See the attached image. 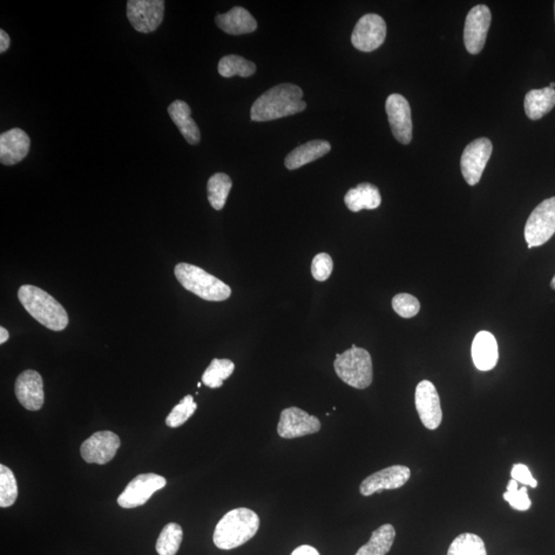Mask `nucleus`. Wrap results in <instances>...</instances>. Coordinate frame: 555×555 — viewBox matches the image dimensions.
Here are the masks:
<instances>
[{
	"mask_svg": "<svg viewBox=\"0 0 555 555\" xmlns=\"http://www.w3.org/2000/svg\"><path fill=\"white\" fill-rule=\"evenodd\" d=\"M395 536L394 526L384 525L372 533L369 543L359 548L355 555H385L393 546Z\"/></svg>",
	"mask_w": 555,
	"mask_h": 555,
	"instance_id": "393cba45",
	"label": "nucleus"
},
{
	"mask_svg": "<svg viewBox=\"0 0 555 555\" xmlns=\"http://www.w3.org/2000/svg\"><path fill=\"white\" fill-rule=\"evenodd\" d=\"M320 429L319 418L310 416L307 411L295 408V406L282 410L280 421L277 427L278 435L286 439L315 435Z\"/></svg>",
	"mask_w": 555,
	"mask_h": 555,
	"instance_id": "ddd939ff",
	"label": "nucleus"
},
{
	"mask_svg": "<svg viewBox=\"0 0 555 555\" xmlns=\"http://www.w3.org/2000/svg\"><path fill=\"white\" fill-rule=\"evenodd\" d=\"M416 408L426 428L436 430L443 422V410L435 385L429 381L418 383L416 389Z\"/></svg>",
	"mask_w": 555,
	"mask_h": 555,
	"instance_id": "2eb2a0df",
	"label": "nucleus"
},
{
	"mask_svg": "<svg viewBox=\"0 0 555 555\" xmlns=\"http://www.w3.org/2000/svg\"><path fill=\"white\" fill-rule=\"evenodd\" d=\"M215 23L223 32L232 36L247 35L257 29L256 20L242 6H235L231 11L216 16Z\"/></svg>",
	"mask_w": 555,
	"mask_h": 555,
	"instance_id": "aec40b11",
	"label": "nucleus"
},
{
	"mask_svg": "<svg viewBox=\"0 0 555 555\" xmlns=\"http://www.w3.org/2000/svg\"><path fill=\"white\" fill-rule=\"evenodd\" d=\"M387 36V25L377 13H368L357 22L352 33V44L357 50L370 53L380 47Z\"/></svg>",
	"mask_w": 555,
	"mask_h": 555,
	"instance_id": "1a4fd4ad",
	"label": "nucleus"
},
{
	"mask_svg": "<svg viewBox=\"0 0 555 555\" xmlns=\"http://www.w3.org/2000/svg\"><path fill=\"white\" fill-rule=\"evenodd\" d=\"M166 485V478L154 473L139 475L128 484L118 498V504L125 509H137L146 504L153 493L164 489Z\"/></svg>",
	"mask_w": 555,
	"mask_h": 555,
	"instance_id": "0eeeda50",
	"label": "nucleus"
},
{
	"mask_svg": "<svg viewBox=\"0 0 555 555\" xmlns=\"http://www.w3.org/2000/svg\"><path fill=\"white\" fill-rule=\"evenodd\" d=\"M169 116L178 128L182 137L189 145H197L201 141V132L197 123L192 119L191 107L185 101L176 100L168 107Z\"/></svg>",
	"mask_w": 555,
	"mask_h": 555,
	"instance_id": "412c9836",
	"label": "nucleus"
},
{
	"mask_svg": "<svg viewBox=\"0 0 555 555\" xmlns=\"http://www.w3.org/2000/svg\"><path fill=\"white\" fill-rule=\"evenodd\" d=\"M555 106V90L547 87L543 89L531 90L526 95L525 112L532 120L543 119Z\"/></svg>",
	"mask_w": 555,
	"mask_h": 555,
	"instance_id": "b1692460",
	"label": "nucleus"
},
{
	"mask_svg": "<svg viewBox=\"0 0 555 555\" xmlns=\"http://www.w3.org/2000/svg\"><path fill=\"white\" fill-rule=\"evenodd\" d=\"M492 23V12L489 6L478 4L467 15L464 29V44L471 55H477L483 51L487 32Z\"/></svg>",
	"mask_w": 555,
	"mask_h": 555,
	"instance_id": "9b49d317",
	"label": "nucleus"
},
{
	"mask_svg": "<svg viewBox=\"0 0 555 555\" xmlns=\"http://www.w3.org/2000/svg\"><path fill=\"white\" fill-rule=\"evenodd\" d=\"M19 301L37 321L53 331H62L70 323L69 314L59 302L45 290L23 286L18 293Z\"/></svg>",
	"mask_w": 555,
	"mask_h": 555,
	"instance_id": "7ed1b4c3",
	"label": "nucleus"
},
{
	"mask_svg": "<svg viewBox=\"0 0 555 555\" xmlns=\"http://www.w3.org/2000/svg\"><path fill=\"white\" fill-rule=\"evenodd\" d=\"M164 0H130L127 3V17L138 32L157 30L164 19Z\"/></svg>",
	"mask_w": 555,
	"mask_h": 555,
	"instance_id": "6e6552de",
	"label": "nucleus"
},
{
	"mask_svg": "<svg viewBox=\"0 0 555 555\" xmlns=\"http://www.w3.org/2000/svg\"><path fill=\"white\" fill-rule=\"evenodd\" d=\"M448 555H486L484 540L476 534H460L452 541Z\"/></svg>",
	"mask_w": 555,
	"mask_h": 555,
	"instance_id": "c756f323",
	"label": "nucleus"
},
{
	"mask_svg": "<svg viewBox=\"0 0 555 555\" xmlns=\"http://www.w3.org/2000/svg\"><path fill=\"white\" fill-rule=\"evenodd\" d=\"M256 71V65L245 58L238 55H228L220 59L219 63V72L223 78H232L239 76L249 78L253 76Z\"/></svg>",
	"mask_w": 555,
	"mask_h": 555,
	"instance_id": "cd10ccee",
	"label": "nucleus"
},
{
	"mask_svg": "<svg viewBox=\"0 0 555 555\" xmlns=\"http://www.w3.org/2000/svg\"><path fill=\"white\" fill-rule=\"evenodd\" d=\"M120 439L112 431H99L85 440L80 446V456L89 464L105 465L116 457Z\"/></svg>",
	"mask_w": 555,
	"mask_h": 555,
	"instance_id": "f8f14e48",
	"label": "nucleus"
},
{
	"mask_svg": "<svg viewBox=\"0 0 555 555\" xmlns=\"http://www.w3.org/2000/svg\"><path fill=\"white\" fill-rule=\"evenodd\" d=\"M381 203L380 191L371 184L358 185L344 195V204L352 212H359L364 209L374 210L380 207Z\"/></svg>",
	"mask_w": 555,
	"mask_h": 555,
	"instance_id": "5701e85b",
	"label": "nucleus"
},
{
	"mask_svg": "<svg viewBox=\"0 0 555 555\" xmlns=\"http://www.w3.org/2000/svg\"><path fill=\"white\" fill-rule=\"evenodd\" d=\"M550 87H551V89H553V90H554V87H555V83H551V86H550Z\"/></svg>",
	"mask_w": 555,
	"mask_h": 555,
	"instance_id": "a19ab883",
	"label": "nucleus"
},
{
	"mask_svg": "<svg viewBox=\"0 0 555 555\" xmlns=\"http://www.w3.org/2000/svg\"><path fill=\"white\" fill-rule=\"evenodd\" d=\"M391 131L402 145H410L412 139L411 110L409 101L401 94H392L385 101Z\"/></svg>",
	"mask_w": 555,
	"mask_h": 555,
	"instance_id": "4468645a",
	"label": "nucleus"
},
{
	"mask_svg": "<svg viewBox=\"0 0 555 555\" xmlns=\"http://www.w3.org/2000/svg\"><path fill=\"white\" fill-rule=\"evenodd\" d=\"M259 516L248 509H236L223 517L215 527L213 543L222 551H231L252 540L259 532Z\"/></svg>",
	"mask_w": 555,
	"mask_h": 555,
	"instance_id": "f03ea898",
	"label": "nucleus"
},
{
	"mask_svg": "<svg viewBox=\"0 0 555 555\" xmlns=\"http://www.w3.org/2000/svg\"><path fill=\"white\" fill-rule=\"evenodd\" d=\"M555 234V197L544 200L533 210L525 227L527 248L539 247Z\"/></svg>",
	"mask_w": 555,
	"mask_h": 555,
	"instance_id": "423d86ee",
	"label": "nucleus"
},
{
	"mask_svg": "<svg viewBox=\"0 0 555 555\" xmlns=\"http://www.w3.org/2000/svg\"><path fill=\"white\" fill-rule=\"evenodd\" d=\"M551 286L552 289L555 290V275H554L553 279H552V281L551 283Z\"/></svg>",
	"mask_w": 555,
	"mask_h": 555,
	"instance_id": "ea45409f",
	"label": "nucleus"
},
{
	"mask_svg": "<svg viewBox=\"0 0 555 555\" xmlns=\"http://www.w3.org/2000/svg\"><path fill=\"white\" fill-rule=\"evenodd\" d=\"M410 475L409 467L402 465L388 467L365 478L360 485V493L364 497H369L385 490L401 489L409 482Z\"/></svg>",
	"mask_w": 555,
	"mask_h": 555,
	"instance_id": "dca6fc26",
	"label": "nucleus"
},
{
	"mask_svg": "<svg viewBox=\"0 0 555 555\" xmlns=\"http://www.w3.org/2000/svg\"><path fill=\"white\" fill-rule=\"evenodd\" d=\"M554 15H555V2H554Z\"/></svg>",
	"mask_w": 555,
	"mask_h": 555,
	"instance_id": "79ce46f5",
	"label": "nucleus"
},
{
	"mask_svg": "<svg viewBox=\"0 0 555 555\" xmlns=\"http://www.w3.org/2000/svg\"><path fill=\"white\" fill-rule=\"evenodd\" d=\"M182 538V527L175 523L168 524L160 534L155 550L159 555H175L179 551Z\"/></svg>",
	"mask_w": 555,
	"mask_h": 555,
	"instance_id": "c85d7f7f",
	"label": "nucleus"
},
{
	"mask_svg": "<svg viewBox=\"0 0 555 555\" xmlns=\"http://www.w3.org/2000/svg\"><path fill=\"white\" fill-rule=\"evenodd\" d=\"M312 275L317 281H327L334 270V261L327 253H319L314 257L312 262Z\"/></svg>",
	"mask_w": 555,
	"mask_h": 555,
	"instance_id": "f704fd0d",
	"label": "nucleus"
},
{
	"mask_svg": "<svg viewBox=\"0 0 555 555\" xmlns=\"http://www.w3.org/2000/svg\"><path fill=\"white\" fill-rule=\"evenodd\" d=\"M30 150V138L21 128H15L0 135V162L12 166L23 161Z\"/></svg>",
	"mask_w": 555,
	"mask_h": 555,
	"instance_id": "a211bd4d",
	"label": "nucleus"
},
{
	"mask_svg": "<svg viewBox=\"0 0 555 555\" xmlns=\"http://www.w3.org/2000/svg\"><path fill=\"white\" fill-rule=\"evenodd\" d=\"M492 153L493 144L489 138H478L466 146L461 157V170L467 184L471 186L478 184Z\"/></svg>",
	"mask_w": 555,
	"mask_h": 555,
	"instance_id": "9d476101",
	"label": "nucleus"
},
{
	"mask_svg": "<svg viewBox=\"0 0 555 555\" xmlns=\"http://www.w3.org/2000/svg\"><path fill=\"white\" fill-rule=\"evenodd\" d=\"M503 497L512 509L518 511L529 510L532 506V501L529 495H527L526 486H523L518 490V483L514 479H511L509 485H507V492Z\"/></svg>",
	"mask_w": 555,
	"mask_h": 555,
	"instance_id": "473e14b6",
	"label": "nucleus"
},
{
	"mask_svg": "<svg viewBox=\"0 0 555 555\" xmlns=\"http://www.w3.org/2000/svg\"><path fill=\"white\" fill-rule=\"evenodd\" d=\"M18 483L12 471L4 464L0 465V507L8 509L18 499Z\"/></svg>",
	"mask_w": 555,
	"mask_h": 555,
	"instance_id": "7c9ffc66",
	"label": "nucleus"
},
{
	"mask_svg": "<svg viewBox=\"0 0 555 555\" xmlns=\"http://www.w3.org/2000/svg\"><path fill=\"white\" fill-rule=\"evenodd\" d=\"M392 307L399 316L409 319L418 314L421 304L414 295L399 294L392 300Z\"/></svg>",
	"mask_w": 555,
	"mask_h": 555,
	"instance_id": "72a5a7b5",
	"label": "nucleus"
},
{
	"mask_svg": "<svg viewBox=\"0 0 555 555\" xmlns=\"http://www.w3.org/2000/svg\"><path fill=\"white\" fill-rule=\"evenodd\" d=\"M472 359L477 369L489 371L496 367L499 349L496 337L489 331H480L472 343Z\"/></svg>",
	"mask_w": 555,
	"mask_h": 555,
	"instance_id": "6ab92c4d",
	"label": "nucleus"
},
{
	"mask_svg": "<svg viewBox=\"0 0 555 555\" xmlns=\"http://www.w3.org/2000/svg\"><path fill=\"white\" fill-rule=\"evenodd\" d=\"M15 393L18 402L26 410L37 411L45 402L44 381L36 370H25L17 378Z\"/></svg>",
	"mask_w": 555,
	"mask_h": 555,
	"instance_id": "f3484780",
	"label": "nucleus"
},
{
	"mask_svg": "<svg viewBox=\"0 0 555 555\" xmlns=\"http://www.w3.org/2000/svg\"><path fill=\"white\" fill-rule=\"evenodd\" d=\"M291 555H320L319 552L316 550V548L310 545H302L297 547L295 551H294Z\"/></svg>",
	"mask_w": 555,
	"mask_h": 555,
	"instance_id": "e433bc0d",
	"label": "nucleus"
},
{
	"mask_svg": "<svg viewBox=\"0 0 555 555\" xmlns=\"http://www.w3.org/2000/svg\"><path fill=\"white\" fill-rule=\"evenodd\" d=\"M174 273L182 287L198 295L202 300L223 302L229 299L232 294L231 287L225 282L199 267L181 262L175 267Z\"/></svg>",
	"mask_w": 555,
	"mask_h": 555,
	"instance_id": "20e7f679",
	"label": "nucleus"
},
{
	"mask_svg": "<svg viewBox=\"0 0 555 555\" xmlns=\"http://www.w3.org/2000/svg\"><path fill=\"white\" fill-rule=\"evenodd\" d=\"M233 181L225 173H216L208 180L207 192L210 205L215 210L225 207L228 194L231 192Z\"/></svg>",
	"mask_w": 555,
	"mask_h": 555,
	"instance_id": "a878e982",
	"label": "nucleus"
},
{
	"mask_svg": "<svg viewBox=\"0 0 555 555\" xmlns=\"http://www.w3.org/2000/svg\"><path fill=\"white\" fill-rule=\"evenodd\" d=\"M334 367L338 377L356 389L369 388L374 378L370 354L355 344L343 354L336 355Z\"/></svg>",
	"mask_w": 555,
	"mask_h": 555,
	"instance_id": "39448f33",
	"label": "nucleus"
},
{
	"mask_svg": "<svg viewBox=\"0 0 555 555\" xmlns=\"http://www.w3.org/2000/svg\"><path fill=\"white\" fill-rule=\"evenodd\" d=\"M330 150L331 145L327 141H309L307 144L296 147L295 150L291 152L284 162H286L288 170H296V169L324 157Z\"/></svg>",
	"mask_w": 555,
	"mask_h": 555,
	"instance_id": "4be33fe9",
	"label": "nucleus"
},
{
	"mask_svg": "<svg viewBox=\"0 0 555 555\" xmlns=\"http://www.w3.org/2000/svg\"><path fill=\"white\" fill-rule=\"evenodd\" d=\"M9 338V331L3 327H0V344H4V343L8 342Z\"/></svg>",
	"mask_w": 555,
	"mask_h": 555,
	"instance_id": "58836bf2",
	"label": "nucleus"
},
{
	"mask_svg": "<svg viewBox=\"0 0 555 555\" xmlns=\"http://www.w3.org/2000/svg\"><path fill=\"white\" fill-rule=\"evenodd\" d=\"M11 38L4 29L0 30V53H4L9 49Z\"/></svg>",
	"mask_w": 555,
	"mask_h": 555,
	"instance_id": "4c0bfd02",
	"label": "nucleus"
},
{
	"mask_svg": "<svg viewBox=\"0 0 555 555\" xmlns=\"http://www.w3.org/2000/svg\"><path fill=\"white\" fill-rule=\"evenodd\" d=\"M235 363L229 359H213L202 376V382L207 387L218 389L222 387L223 381L233 375Z\"/></svg>",
	"mask_w": 555,
	"mask_h": 555,
	"instance_id": "bb28decb",
	"label": "nucleus"
},
{
	"mask_svg": "<svg viewBox=\"0 0 555 555\" xmlns=\"http://www.w3.org/2000/svg\"><path fill=\"white\" fill-rule=\"evenodd\" d=\"M303 92L299 86L281 84L272 87L255 101L252 107L253 121H269L294 116L306 110Z\"/></svg>",
	"mask_w": 555,
	"mask_h": 555,
	"instance_id": "f257e3e1",
	"label": "nucleus"
},
{
	"mask_svg": "<svg viewBox=\"0 0 555 555\" xmlns=\"http://www.w3.org/2000/svg\"><path fill=\"white\" fill-rule=\"evenodd\" d=\"M197 406L192 395L186 396L178 405L174 406V409L166 418V425L170 428L180 427L195 414Z\"/></svg>",
	"mask_w": 555,
	"mask_h": 555,
	"instance_id": "2f4dec72",
	"label": "nucleus"
},
{
	"mask_svg": "<svg viewBox=\"0 0 555 555\" xmlns=\"http://www.w3.org/2000/svg\"><path fill=\"white\" fill-rule=\"evenodd\" d=\"M511 476L512 479L517 480L519 484L525 485V486L530 485L533 489H536L538 485L537 480L533 477L530 469L524 464L513 465Z\"/></svg>",
	"mask_w": 555,
	"mask_h": 555,
	"instance_id": "c9c22d12",
	"label": "nucleus"
}]
</instances>
